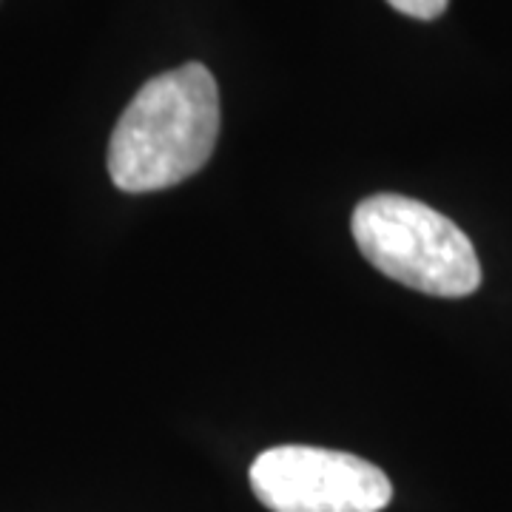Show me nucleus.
I'll return each mask as SVG.
<instances>
[{"mask_svg": "<svg viewBox=\"0 0 512 512\" xmlns=\"http://www.w3.org/2000/svg\"><path fill=\"white\" fill-rule=\"evenodd\" d=\"M220 137V89L202 63L151 77L109 140L111 183L128 194L180 185L211 160Z\"/></svg>", "mask_w": 512, "mask_h": 512, "instance_id": "1", "label": "nucleus"}, {"mask_svg": "<svg viewBox=\"0 0 512 512\" xmlns=\"http://www.w3.org/2000/svg\"><path fill=\"white\" fill-rule=\"evenodd\" d=\"M350 231L376 271L413 291L461 299L481 288V262L470 237L413 197H367L356 205Z\"/></svg>", "mask_w": 512, "mask_h": 512, "instance_id": "2", "label": "nucleus"}, {"mask_svg": "<svg viewBox=\"0 0 512 512\" xmlns=\"http://www.w3.org/2000/svg\"><path fill=\"white\" fill-rule=\"evenodd\" d=\"M251 490L271 512H382L393 484L367 458L282 444L251 464Z\"/></svg>", "mask_w": 512, "mask_h": 512, "instance_id": "3", "label": "nucleus"}, {"mask_svg": "<svg viewBox=\"0 0 512 512\" xmlns=\"http://www.w3.org/2000/svg\"><path fill=\"white\" fill-rule=\"evenodd\" d=\"M396 12L416 20H436L444 15L450 0H387Z\"/></svg>", "mask_w": 512, "mask_h": 512, "instance_id": "4", "label": "nucleus"}]
</instances>
